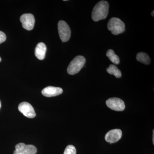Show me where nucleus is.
Returning a JSON list of instances; mask_svg holds the SVG:
<instances>
[{"label": "nucleus", "instance_id": "nucleus-13", "mask_svg": "<svg viewBox=\"0 0 154 154\" xmlns=\"http://www.w3.org/2000/svg\"><path fill=\"white\" fill-rule=\"evenodd\" d=\"M107 72L110 75H114L116 78H120L122 76L121 71L114 65H110L107 69Z\"/></svg>", "mask_w": 154, "mask_h": 154}, {"label": "nucleus", "instance_id": "nucleus-1", "mask_svg": "<svg viewBox=\"0 0 154 154\" xmlns=\"http://www.w3.org/2000/svg\"><path fill=\"white\" fill-rule=\"evenodd\" d=\"M109 7L107 1H101L96 4L93 9L91 16L94 22L106 19L108 15Z\"/></svg>", "mask_w": 154, "mask_h": 154}, {"label": "nucleus", "instance_id": "nucleus-18", "mask_svg": "<svg viewBox=\"0 0 154 154\" xmlns=\"http://www.w3.org/2000/svg\"><path fill=\"white\" fill-rule=\"evenodd\" d=\"M154 11H152V16L153 17H154Z\"/></svg>", "mask_w": 154, "mask_h": 154}, {"label": "nucleus", "instance_id": "nucleus-6", "mask_svg": "<svg viewBox=\"0 0 154 154\" xmlns=\"http://www.w3.org/2000/svg\"><path fill=\"white\" fill-rule=\"evenodd\" d=\"M107 107L115 111H123L125 108V104L123 100L118 98H111L106 102Z\"/></svg>", "mask_w": 154, "mask_h": 154}, {"label": "nucleus", "instance_id": "nucleus-7", "mask_svg": "<svg viewBox=\"0 0 154 154\" xmlns=\"http://www.w3.org/2000/svg\"><path fill=\"white\" fill-rule=\"evenodd\" d=\"M20 21L24 29L28 30H33L35 20L34 16L32 14H26L22 15L20 17Z\"/></svg>", "mask_w": 154, "mask_h": 154}, {"label": "nucleus", "instance_id": "nucleus-15", "mask_svg": "<svg viewBox=\"0 0 154 154\" xmlns=\"http://www.w3.org/2000/svg\"><path fill=\"white\" fill-rule=\"evenodd\" d=\"M76 149L74 146L69 145L66 147L63 154H76Z\"/></svg>", "mask_w": 154, "mask_h": 154}, {"label": "nucleus", "instance_id": "nucleus-10", "mask_svg": "<svg viewBox=\"0 0 154 154\" xmlns=\"http://www.w3.org/2000/svg\"><path fill=\"white\" fill-rule=\"evenodd\" d=\"M63 92V90L60 88L48 86L42 90V94L45 97H51L58 96Z\"/></svg>", "mask_w": 154, "mask_h": 154}, {"label": "nucleus", "instance_id": "nucleus-20", "mask_svg": "<svg viewBox=\"0 0 154 154\" xmlns=\"http://www.w3.org/2000/svg\"><path fill=\"white\" fill-rule=\"evenodd\" d=\"M1 61H2V58H1V57H0V62H1Z\"/></svg>", "mask_w": 154, "mask_h": 154}, {"label": "nucleus", "instance_id": "nucleus-12", "mask_svg": "<svg viewBox=\"0 0 154 154\" xmlns=\"http://www.w3.org/2000/svg\"><path fill=\"white\" fill-rule=\"evenodd\" d=\"M136 59L138 61L146 65L149 64L151 62L150 58L146 53L140 52L136 55Z\"/></svg>", "mask_w": 154, "mask_h": 154}, {"label": "nucleus", "instance_id": "nucleus-11", "mask_svg": "<svg viewBox=\"0 0 154 154\" xmlns=\"http://www.w3.org/2000/svg\"><path fill=\"white\" fill-rule=\"evenodd\" d=\"M46 45L43 42H39L36 45L35 50V54L36 57L40 60H42L45 57V53H46Z\"/></svg>", "mask_w": 154, "mask_h": 154}, {"label": "nucleus", "instance_id": "nucleus-14", "mask_svg": "<svg viewBox=\"0 0 154 154\" xmlns=\"http://www.w3.org/2000/svg\"><path fill=\"white\" fill-rule=\"evenodd\" d=\"M106 56L110 60L115 64H119L120 62V60L118 56L115 54V52L113 50L109 49L107 51Z\"/></svg>", "mask_w": 154, "mask_h": 154}, {"label": "nucleus", "instance_id": "nucleus-8", "mask_svg": "<svg viewBox=\"0 0 154 154\" xmlns=\"http://www.w3.org/2000/svg\"><path fill=\"white\" fill-rule=\"evenodd\" d=\"M20 112L23 113L25 116L29 118H33L36 116V113L34 108L30 103L27 102H22L18 107Z\"/></svg>", "mask_w": 154, "mask_h": 154}, {"label": "nucleus", "instance_id": "nucleus-9", "mask_svg": "<svg viewBox=\"0 0 154 154\" xmlns=\"http://www.w3.org/2000/svg\"><path fill=\"white\" fill-rule=\"evenodd\" d=\"M122 136V131L120 129L111 130L106 134L105 140L110 144L115 143L118 141Z\"/></svg>", "mask_w": 154, "mask_h": 154}, {"label": "nucleus", "instance_id": "nucleus-3", "mask_svg": "<svg viewBox=\"0 0 154 154\" xmlns=\"http://www.w3.org/2000/svg\"><path fill=\"white\" fill-rule=\"evenodd\" d=\"M107 28L113 35H117L125 30L124 22L119 18L113 17L110 19L107 24Z\"/></svg>", "mask_w": 154, "mask_h": 154}, {"label": "nucleus", "instance_id": "nucleus-5", "mask_svg": "<svg viewBox=\"0 0 154 154\" xmlns=\"http://www.w3.org/2000/svg\"><path fill=\"white\" fill-rule=\"evenodd\" d=\"M14 154H36L37 149L32 145H26L25 143H18L15 146Z\"/></svg>", "mask_w": 154, "mask_h": 154}, {"label": "nucleus", "instance_id": "nucleus-17", "mask_svg": "<svg viewBox=\"0 0 154 154\" xmlns=\"http://www.w3.org/2000/svg\"><path fill=\"white\" fill-rule=\"evenodd\" d=\"M153 143L154 144V131H153Z\"/></svg>", "mask_w": 154, "mask_h": 154}, {"label": "nucleus", "instance_id": "nucleus-19", "mask_svg": "<svg viewBox=\"0 0 154 154\" xmlns=\"http://www.w3.org/2000/svg\"><path fill=\"white\" fill-rule=\"evenodd\" d=\"M1 107H2V104H1V101H0V109H1Z\"/></svg>", "mask_w": 154, "mask_h": 154}, {"label": "nucleus", "instance_id": "nucleus-4", "mask_svg": "<svg viewBox=\"0 0 154 154\" xmlns=\"http://www.w3.org/2000/svg\"><path fill=\"white\" fill-rule=\"evenodd\" d=\"M58 30L62 41L66 42L68 41L71 37V31L67 23L63 20L60 21L58 23Z\"/></svg>", "mask_w": 154, "mask_h": 154}, {"label": "nucleus", "instance_id": "nucleus-16", "mask_svg": "<svg viewBox=\"0 0 154 154\" xmlns=\"http://www.w3.org/2000/svg\"><path fill=\"white\" fill-rule=\"evenodd\" d=\"M6 35L2 31H0V44L5 41Z\"/></svg>", "mask_w": 154, "mask_h": 154}, {"label": "nucleus", "instance_id": "nucleus-2", "mask_svg": "<svg viewBox=\"0 0 154 154\" xmlns=\"http://www.w3.org/2000/svg\"><path fill=\"white\" fill-rule=\"evenodd\" d=\"M86 63L85 58L82 56H78L75 57L67 68V72L71 75L78 73L84 67Z\"/></svg>", "mask_w": 154, "mask_h": 154}]
</instances>
